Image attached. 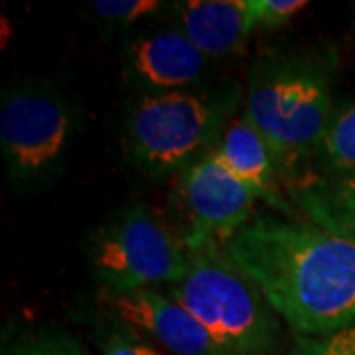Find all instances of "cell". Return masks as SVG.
I'll return each mask as SVG.
<instances>
[{"label": "cell", "instance_id": "5", "mask_svg": "<svg viewBox=\"0 0 355 355\" xmlns=\"http://www.w3.org/2000/svg\"><path fill=\"white\" fill-rule=\"evenodd\" d=\"M89 265L105 291H148L184 279L190 254L178 231L150 207L135 203L97 229L89 245Z\"/></svg>", "mask_w": 355, "mask_h": 355}, {"label": "cell", "instance_id": "3", "mask_svg": "<svg viewBox=\"0 0 355 355\" xmlns=\"http://www.w3.org/2000/svg\"><path fill=\"white\" fill-rule=\"evenodd\" d=\"M235 101L231 87L140 93L125 119L127 154L148 176L182 174L214 150Z\"/></svg>", "mask_w": 355, "mask_h": 355}, {"label": "cell", "instance_id": "1", "mask_svg": "<svg viewBox=\"0 0 355 355\" xmlns=\"http://www.w3.org/2000/svg\"><path fill=\"white\" fill-rule=\"evenodd\" d=\"M266 304L304 338L355 324V241L308 219L254 216L223 247Z\"/></svg>", "mask_w": 355, "mask_h": 355}, {"label": "cell", "instance_id": "16", "mask_svg": "<svg viewBox=\"0 0 355 355\" xmlns=\"http://www.w3.org/2000/svg\"><path fill=\"white\" fill-rule=\"evenodd\" d=\"M292 355H355V324L322 338H300Z\"/></svg>", "mask_w": 355, "mask_h": 355}, {"label": "cell", "instance_id": "17", "mask_svg": "<svg viewBox=\"0 0 355 355\" xmlns=\"http://www.w3.org/2000/svg\"><path fill=\"white\" fill-rule=\"evenodd\" d=\"M6 355H85L71 340L60 336H32L14 343Z\"/></svg>", "mask_w": 355, "mask_h": 355}, {"label": "cell", "instance_id": "9", "mask_svg": "<svg viewBox=\"0 0 355 355\" xmlns=\"http://www.w3.org/2000/svg\"><path fill=\"white\" fill-rule=\"evenodd\" d=\"M209 62L178 28H156L128 40L125 65L142 93H166L198 87Z\"/></svg>", "mask_w": 355, "mask_h": 355}, {"label": "cell", "instance_id": "7", "mask_svg": "<svg viewBox=\"0 0 355 355\" xmlns=\"http://www.w3.org/2000/svg\"><path fill=\"white\" fill-rule=\"evenodd\" d=\"M73 137V116L60 97L38 89H18L0 105V146L8 174L18 182L51 172Z\"/></svg>", "mask_w": 355, "mask_h": 355}, {"label": "cell", "instance_id": "18", "mask_svg": "<svg viewBox=\"0 0 355 355\" xmlns=\"http://www.w3.org/2000/svg\"><path fill=\"white\" fill-rule=\"evenodd\" d=\"M99 355H158L148 343L140 342L139 338L125 334V331H114L111 334L101 347Z\"/></svg>", "mask_w": 355, "mask_h": 355}, {"label": "cell", "instance_id": "15", "mask_svg": "<svg viewBox=\"0 0 355 355\" xmlns=\"http://www.w3.org/2000/svg\"><path fill=\"white\" fill-rule=\"evenodd\" d=\"M306 6L304 0H249L253 32L275 30L286 24Z\"/></svg>", "mask_w": 355, "mask_h": 355}, {"label": "cell", "instance_id": "12", "mask_svg": "<svg viewBox=\"0 0 355 355\" xmlns=\"http://www.w3.org/2000/svg\"><path fill=\"white\" fill-rule=\"evenodd\" d=\"M288 200L308 221L355 241V174L300 178L288 184Z\"/></svg>", "mask_w": 355, "mask_h": 355}, {"label": "cell", "instance_id": "14", "mask_svg": "<svg viewBox=\"0 0 355 355\" xmlns=\"http://www.w3.org/2000/svg\"><path fill=\"white\" fill-rule=\"evenodd\" d=\"M89 12L101 22L113 26H130L154 14L162 4L156 0H93L89 2Z\"/></svg>", "mask_w": 355, "mask_h": 355}, {"label": "cell", "instance_id": "8", "mask_svg": "<svg viewBox=\"0 0 355 355\" xmlns=\"http://www.w3.org/2000/svg\"><path fill=\"white\" fill-rule=\"evenodd\" d=\"M101 304L128 328L162 343L174 355H225L188 308L156 288L135 292L101 291Z\"/></svg>", "mask_w": 355, "mask_h": 355}, {"label": "cell", "instance_id": "2", "mask_svg": "<svg viewBox=\"0 0 355 355\" xmlns=\"http://www.w3.org/2000/svg\"><path fill=\"white\" fill-rule=\"evenodd\" d=\"M338 62L328 42H302L261 51L249 67L243 114L265 139L288 184L312 170L336 109Z\"/></svg>", "mask_w": 355, "mask_h": 355}, {"label": "cell", "instance_id": "10", "mask_svg": "<svg viewBox=\"0 0 355 355\" xmlns=\"http://www.w3.org/2000/svg\"><path fill=\"white\" fill-rule=\"evenodd\" d=\"M174 12L178 28L207 60L239 53L253 34L249 0H184Z\"/></svg>", "mask_w": 355, "mask_h": 355}, {"label": "cell", "instance_id": "4", "mask_svg": "<svg viewBox=\"0 0 355 355\" xmlns=\"http://www.w3.org/2000/svg\"><path fill=\"white\" fill-rule=\"evenodd\" d=\"M188 254V272L168 294L190 310L225 355H265L279 338V324L253 280L223 249Z\"/></svg>", "mask_w": 355, "mask_h": 355}, {"label": "cell", "instance_id": "11", "mask_svg": "<svg viewBox=\"0 0 355 355\" xmlns=\"http://www.w3.org/2000/svg\"><path fill=\"white\" fill-rule=\"evenodd\" d=\"M214 153L227 166L229 172L247 184L259 198L284 209V203L275 198V182L279 176L275 158L261 132L245 114L229 121L214 146Z\"/></svg>", "mask_w": 355, "mask_h": 355}, {"label": "cell", "instance_id": "13", "mask_svg": "<svg viewBox=\"0 0 355 355\" xmlns=\"http://www.w3.org/2000/svg\"><path fill=\"white\" fill-rule=\"evenodd\" d=\"M355 174V95L336 103L308 176L343 178Z\"/></svg>", "mask_w": 355, "mask_h": 355}, {"label": "cell", "instance_id": "6", "mask_svg": "<svg viewBox=\"0 0 355 355\" xmlns=\"http://www.w3.org/2000/svg\"><path fill=\"white\" fill-rule=\"evenodd\" d=\"M261 198L229 172L216 153L178 174L176 202L182 214L178 235L188 253L223 249L239 229L253 219Z\"/></svg>", "mask_w": 355, "mask_h": 355}]
</instances>
